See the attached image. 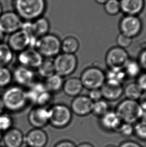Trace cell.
<instances>
[{
  "instance_id": "cell-1",
  "label": "cell",
  "mask_w": 146,
  "mask_h": 147,
  "mask_svg": "<svg viewBox=\"0 0 146 147\" xmlns=\"http://www.w3.org/2000/svg\"><path fill=\"white\" fill-rule=\"evenodd\" d=\"M14 7L22 20L33 21L43 16L47 4L46 0H14Z\"/></svg>"
},
{
  "instance_id": "cell-2",
  "label": "cell",
  "mask_w": 146,
  "mask_h": 147,
  "mask_svg": "<svg viewBox=\"0 0 146 147\" xmlns=\"http://www.w3.org/2000/svg\"><path fill=\"white\" fill-rule=\"evenodd\" d=\"M1 99L5 109L11 113L23 111L29 103L26 90L18 86L9 87L3 94Z\"/></svg>"
},
{
  "instance_id": "cell-3",
  "label": "cell",
  "mask_w": 146,
  "mask_h": 147,
  "mask_svg": "<svg viewBox=\"0 0 146 147\" xmlns=\"http://www.w3.org/2000/svg\"><path fill=\"white\" fill-rule=\"evenodd\" d=\"M114 111L123 122L132 125L142 120L145 113L138 101L127 98L117 105Z\"/></svg>"
},
{
  "instance_id": "cell-4",
  "label": "cell",
  "mask_w": 146,
  "mask_h": 147,
  "mask_svg": "<svg viewBox=\"0 0 146 147\" xmlns=\"http://www.w3.org/2000/svg\"><path fill=\"white\" fill-rule=\"evenodd\" d=\"M35 48L44 58H55L61 52V40L55 34H48L38 38Z\"/></svg>"
},
{
  "instance_id": "cell-5",
  "label": "cell",
  "mask_w": 146,
  "mask_h": 147,
  "mask_svg": "<svg viewBox=\"0 0 146 147\" xmlns=\"http://www.w3.org/2000/svg\"><path fill=\"white\" fill-rule=\"evenodd\" d=\"M49 125L52 127L62 129L67 127L71 123L73 113L67 105L57 103L49 107Z\"/></svg>"
},
{
  "instance_id": "cell-6",
  "label": "cell",
  "mask_w": 146,
  "mask_h": 147,
  "mask_svg": "<svg viewBox=\"0 0 146 147\" xmlns=\"http://www.w3.org/2000/svg\"><path fill=\"white\" fill-rule=\"evenodd\" d=\"M80 78L84 88L89 90L100 89L106 80L104 71L96 66H91L84 70Z\"/></svg>"
},
{
  "instance_id": "cell-7",
  "label": "cell",
  "mask_w": 146,
  "mask_h": 147,
  "mask_svg": "<svg viewBox=\"0 0 146 147\" xmlns=\"http://www.w3.org/2000/svg\"><path fill=\"white\" fill-rule=\"evenodd\" d=\"M38 38L23 29L10 34L8 44L14 52L20 53L29 48H35Z\"/></svg>"
},
{
  "instance_id": "cell-8",
  "label": "cell",
  "mask_w": 146,
  "mask_h": 147,
  "mask_svg": "<svg viewBox=\"0 0 146 147\" xmlns=\"http://www.w3.org/2000/svg\"><path fill=\"white\" fill-rule=\"evenodd\" d=\"M55 73L62 78L71 76L77 69L78 60L75 54L60 53L53 60Z\"/></svg>"
},
{
  "instance_id": "cell-9",
  "label": "cell",
  "mask_w": 146,
  "mask_h": 147,
  "mask_svg": "<svg viewBox=\"0 0 146 147\" xmlns=\"http://www.w3.org/2000/svg\"><path fill=\"white\" fill-rule=\"evenodd\" d=\"M130 58L126 49L118 46H114L107 52L105 63L108 69L124 68Z\"/></svg>"
},
{
  "instance_id": "cell-10",
  "label": "cell",
  "mask_w": 146,
  "mask_h": 147,
  "mask_svg": "<svg viewBox=\"0 0 146 147\" xmlns=\"http://www.w3.org/2000/svg\"><path fill=\"white\" fill-rule=\"evenodd\" d=\"M119 27L120 33L134 39L141 33L142 22L137 16L126 15L121 20Z\"/></svg>"
},
{
  "instance_id": "cell-11",
  "label": "cell",
  "mask_w": 146,
  "mask_h": 147,
  "mask_svg": "<svg viewBox=\"0 0 146 147\" xmlns=\"http://www.w3.org/2000/svg\"><path fill=\"white\" fill-rule=\"evenodd\" d=\"M23 20L13 11L3 12L0 16V30L5 34H10L20 30Z\"/></svg>"
},
{
  "instance_id": "cell-12",
  "label": "cell",
  "mask_w": 146,
  "mask_h": 147,
  "mask_svg": "<svg viewBox=\"0 0 146 147\" xmlns=\"http://www.w3.org/2000/svg\"><path fill=\"white\" fill-rule=\"evenodd\" d=\"M49 107L36 105L28 113V121L33 128L43 129L49 125Z\"/></svg>"
},
{
  "instance_id": "cell-13",
  "label": "cell",
  "mask_w": 146,
  "mask_h": 147,
  "mask_svg": "<svg viewBox=\"0 0 146 147\" xmlns=\"http://www.w3.org/2000/svg\"><path fill=\"white\" fill-rule=\"evenodd\" d=\"M44 58L37 50L34 48H29L19 53L18 62L20 65L37 69L41 64Z\"/></svg>"
},
{
  "instance_id": "cell-14",
  "label": "cell",
  "mask_w": 146,
  "mask_h": 147,
  "mask_svg": "<svg viewBox=\"0 0 146 147\" xmlns=\"http://www.w3.org/2000/svg\"><path fill=\"white\" fill-rule=\"evenodd\" d=\"M94 102L88 96L79 95L72 100L70 109L72 113L79 117H86L92 113Z\"/></svg>"
},
{
  "instance_id": "cell-15",
  "label": "cell",
  "mask_w": 146,
  "mask_h": 147,
  "mask_svg": "<svg viewBox=\"0 0 146 147\" xmlns=\"http://www.w3.org/2000/svg\"><path fill=\"white\" fill-rule=\"evenodd\" d=\"M13 80L17 86L24 88H29L35 82V74L34 70L23 66L19 65L14 69Z\"/></svg>"
},
{
  "instance_id": "cell-16",
  "label": "cell",
  "mask_w": 146,
  "mask_h": 147,
  "mask_svg": "<svg viewBox=\"0 0 146 147\" xmlns=\"http://www.w3.org/2000/svg\"><path fill=\"white\" fill-rule=\"evenodd\" d=\"M49 141V137L43 129L33 128L25 135V143L31 147H45Z\"/></svg>"
},
{
  "instance_id": "cell-17",
  "label": "cell",
  "mask_w": 146,
  "mask_h": 147,
  "mask_svg": "<svg viewBox=\"0 0 146 147\" xmlns=\"http://www.w3.org/2000/svg\"><path fill=\"white\" fill-rule=\"evenodd\" d=\"M103 99L107 101H116L123 95V84L106 81L101 87Z\"/></svg>"
},
{
  "instance_id": "cell-18",
  "label": "cell",
  "mask_w": 146,
  "mask_h": 147,
  "mask_svg": "<svg viewBox=\"0 0 146 147\" xmlns=\"http://www.w3.org/2000/svg\"><path fill=\"white\" fill-rule=\"evenodd\" d=\"M2 141L5 147H22L25 143V135L19 129L12 127L4 133Z\"/></svg>"
},
{
  "instance_id": "cell-19",
  "label": "cell",
  "mask_w": 146,
  "mask_h": 147,
  "mask_svg": "<svg viewBox=\"0 0 146 147\" xmlns=\"http://www.w3.org/2000/svg\"><path fill=\"white\" fill-rule=\"evenodd\" d=\"M122 123L115 111H109L100 117V124L103 129L116 133Z\"/></svg>"
},
{
  "instance_id": "cell-20",
  "label": "cell",
  "mask_w": 146,
  "mask_h": 147,
  "mask_svg": "<svg viewBox=\"0 0 146 147\" xmlns=\"http://www.w3.org/2000/svg\"><path fill=\"white\" fill-rule=\"evenodd\" d=\"M84 87L80 78L72 77L64 81L62 90L67 96L75 98L80 95Z\"/></svg>"
},
{
  "instance_id": "cell-21",
  "label": "cell",
  "mask_w": 146,
  "mask_h": 147,
  "mask_svg": "<svg viewBox=\"0 0 146 147\" xmlns=\"http://www.w3.org/2000/svg\"><path fill=\"white\" fill-rule=\"evenodd\" d=\"M121 11L126 15L137 16L144 7V0H120Z\"/></svg>"
},
{
  "instance_id": "cell-22",
  "label": "cell",
  "mask_w": 146,
  "mask_h": 147,
  "mask_svg": "<svg viewBox=\"0 0 146 147\" xmlns=\"http://www.w3.org/2000/svg\"><path fill=\"white\" fill-rule=\"evenodd\" d=\"M50 24L49 20L43 16L32 21V31L34 36L39 38L49 33Z\"/></svg>"
},
{
  "instance_id": "cell-23",
  "label": "cell",
  "mask_w": 146,
  "mask_h": 147,
  "mask_svg": "<svg viewBox=\"0 0 146 147\" xmlns=\"http://www.w3.org/2000/svg\"><path fill=\"white\" fill-rule=\"evenodd\" d=\"M80 48V42L76 36L69 35L61 41V51L65 53L75 54Z\"/></svg>"
},
{
  "instance_id": "cell-24",
  "label": "cell",
  "mask_w": 146,
  "mask_h": 147,
  "mask_svg": "<svg viewBox=\"0 0 146 147\" xmlns=\"http://www.w3.org/2000/svg\"><path fill=\"white\" fill-rule=\"evenodd\" d=\"M64 82V78L57 74H55L46 78L44 83L48 91L53 94L57 93L62 90Z\"/></svg>"
},
{
  "instance_id": "cell-25",
  "label": "cell",
  "mask_w": 146,
  "mask_h": 147,
  "mask_svg": "<svg viewBox=\"0 0 146 147\" xmlns=\"http://www.w3.org/2000/svg\"><path fill=\"white\" fill-rule=\"evenodd\" d=\"M143 90L137 82H133L124 87L123 94L127 99L138 101Z\"/></svg>"
},
{
  "instance_id": "cell-26",
  "label": "cell",
  "mask_w": 146,
  "mask_h": 147,
  "mask_svg": "<svg viewBox=\"0 0 146 147\" xmlns=\"http://www.w3.org/2000/svg\"><path fill=\"white\" fill-rule=\"evenodd\" d=\"M106 74V81L122 84L127 80V76L124 68L108 69Z\"/></svg>"
},
{
  "instance_id": "cell-27",
  "label": "cell",
  "mask_w": 146,
  "mask_h": 147,
  "mask_svg": "<svg viewBox=\"0 0 146 147\" xmlns=\"http://www.w3.org/2000/svg\"><path fill=\"white\" fill-rule=\"evenodd\" d=\"M37 70L39 75L45 80L56 74L53 60L49 58L44 59Z\"/></svg>"
},
{
  "instance_id": "cell-28",
  "label": "cell",
  "mask_w": 146,
  "mask_h": 147,
  "mask_svg": "<svg viewBox=\"0 0 146 147\" xmlns=\"http://www.w3.org/2000/svg\"><path fill=\"white\" fill-rule=\"evenodd\" d=\"M14 58L13 51L7 43H0V66H7L12 62Z\"/></svg>"
},
{
  "instance_id": "cell-29",
  "label": "cell",
  "mask_w": 146,
  "mask_h": 147,
  "mask_svg": "<svg viewBox=\"0 0 146 147\" xmlns=\"http://www.w3.org/2000/svg\"><path fill=\"white\" fill-rule=\"evenodd\" d=\"M128 78H137L142 72V68L138 60L130 58L124 67Z\"/></svg>"
},
{
  "instance_id": "cell-30",
  "label": "cell",
  "mask_w": 146,
  "mask_h": 147,
  "mask_svg": "<svg viewBox=\"0 0 146 147\" xmlns=\"http://www.w3.org/2000/svg\"><path fill=\"white\" fill-rule=\"evenodd\" d=\"M109 109L110 106L108 101L103 98L94 102L92 113L96 117L100 118L109 111Z\"/></svg>"
},
{
  "instance_id": "cell-31",
  "label": "cell",
  "mask_w": 146,
  "mask_h": 147,
  "mask_svg": "<svg viewBox=\"0 0 146 147\" xmlns=\"http://www.w3.org/2000/svg\"><path fill=\"white\" fill-rule=\"evenodd\" d=\"M13 80V74L7 66H0V88L8 87Z\"/></svg>"
},
{
  "instance_id": "cell-32",
  "label": "cell",
  "mask_w": 146,
  "mask_h": 147,
  "mask_svg": "<svg viewBox=\"0 0 146 147\" xmlns=\"http://www.w3.org/2000/svg\"><path fill=\"white\" fill-rule=\"evenodd\" d=\"M14 119L12 115L3 113L0 115V131L4 133L13 127Z\"/></svg>"
},
{
  "instance_id": "cell-33",
  "label": "cell",
  "mask_w": 146,
  "mask_h": 147,
  "mask_svg": "<svg viewBox=\"0 0 146 147\" xmlns=\"http://www.w3.org/2000/svg\"><path fill=\"white\" fill-rule=\"evenodd\" d=\"M53 94L46 90L42 92L38 97L36 105L37 106L50 107L53 101Z\"/></svg>"
},
{
  "instance_id": "cell-34",
  "label": "cell",
  "mask_w": 146,
  "mask_h": 147,
  "mask_svg": "<svg viewBox=\"0 0 146 147\" xmlns=\"http://www.w3.org/2000/svg\"><path fill=\"white\" fill-rule=\"evenodd\" d=\"M105 10L110 15H116L121 11L120 1L108 0L105 4Z\"/></svg>"
},
{
  "instance_id": "cell-35",
  "label": "cell",
  "mask_w": 146,
  "mask_h": 147,
  "mask_svg": "<svg viewBox=\"0 0 146 147\" xmlns=\"http://www.w3.org/2000/svg\"><path fill=\"white\" fill-rule=\"evenodd\" d=\"M134 129V134L137 137L143 141H146V123L141 120L135 124Z\"/></svg>"
},
{
  "instance_id": "cell-36",
  "label": "cell",
  "mask_w": 146,
  "mask_h": 147,
  "mask_svg": "<svg viewBox=\"0 0 146 147\" xmlns=\"http://www.w3.org/2000/svg\"><path fill=\"white\" fill-rule=\"evenodd\" d=\"M133 42V38L129 37L124 34L120 33L116 38L117 46L121 48L126 49L132 45Z\"/></svg>"
},
{
  "instance_id": "cell-37",
  "label": "cell",
  "mask_w": 146,
  "mask_h": 147,
  "mask_svg": "<svg viewBox=\"0 0 146 147\" xmlns=\"http://www.w3.org/2000/svg\"><path fill=\"white\" fill-rule=\"evenodd\" d=\"M134 133V125L131 123L123 122L119 128L117 133L120 134L125 137H130Z\"/></svg>"
},
{
  "instance_id": "cell-38",
  "label": "cell",
  "mask_w": 146,
  "mask_h": 147,
  "mask_svg": "<svg viewBox=\"0 0 146 147\" xmlns=\"http://www.w3.org/2000/svg\"><path fill=\"white\" fill-rule=\"evenodd\" d=\"M88 96L94 102L103 98L101 89H94L89 90Z\"/></svg>"
},
{
  "instance_id": "cell-39",
  "label": "cell",
  "mask_w": 146,
  "mask_h": 147,
  "mask_svg": "<svg viewBox=\"0 0 146 147\" xmlns=\"http://www.w3.org/2000/svg\"><path fill=\"white\" fill-rule=\"evenodd\" d=\"M138 61L142 69L146 71V46L143 48L139 54Z\"/></svg>"
},
{
  "instance_id": "cell-40",
  "label": "cell",
  "mask_w": 146,
  "mask_h": 147,
  "mask_svg": "<svg viewBox=\"0 0 146 147\" xmlns=\"http://www.w3.org/2000/svg\"><path fill=\"white\" fill-rule=\"evenodd\" d=\"M136 82L143 91H146V71L140 74L137 78Z\"/></svg>"
},
{
  "instance_id": "cell-41",
  "label": "cell",
  "mask_w": 146,
  "mask_h": 147,
  "mask_svg": "<svg viewBox=\"0 0 146 147\" xmlns=\"http://www.w3.org/2000/svg\"><path fill=\"white\" fill-rule=\"evenodd\" d=\"M54 147H77V145L71 140H63L58 142Z\"/></svg>"
},
{
  "instance_id": "cell-42",
  "label": "cell",
  "mask_w": 146,
  "mask_h": 147,
  "mask_svg": "<svg viewBox=\"0 0 146 147\" xmlns=\"http://www.w3.org/2000/svg\"><path fill=\"white\" fill-rule=\"evenodd\" d=\"M118 147H143L140 144L132 140H127L120 144Z\"/></svg>"
},
{
  "instance_id": "cell-43",
  "label": "cell",
  "mask_w": 146,
  "mask_h": 147,
  "mask_svg": "<svg viewBox=\"0 0 146 147\" xmlns=\"http://www.w3.org/2000/svg\"><path fill=\"white\" fill-rule=\"evenodd\" d=\"M138 101L143 110L144 112H146V91L143 92Z\"/></svg>"
},
{
  "instance_id": "cell-44",
  "label": "cell",
  "mask_w": 146,
  "mask_h": 147,
  "mask_svg": "<svg viewBox=\"0 0 146 147\" xmlns=\"http://www.w3.org/2000/svg\"><path fill=\"white\" fill-rule=\"evenodd\" d=\"M77 147H95L93 144L89 143V142H83L79 144Z\"/></svg>"
},
{
  "instance_id": "cell-45",
  "label": "cell",
  "mask_w": 146,
  "mask_h": 147,
  "mask_svg": "<svg viewBox=\"0 0 146 147\" xmlns=\"http://www.w3.org/2000/svg\"><path fill=\"white\" fill-rule=\"evenodd\" d=\"M4 110H5V107H4V105L3 103L1 98H0V115L4 113Z\"/></svg>"
},
{
  "instance_id": "cell-46",
  "label": "cell",
  "mask_w": 146,
  "mask_h": 147,
  "mask_svg": "<svg viewBox=\"0 0 146 147\" xmlns=\"http://www.w3.org/2000/svg\"><path fill=\"white\" fill-rule=\"evenodd\" d=\"M5 34L0 30V43L3 42V41L4 40L5 38Z\"/></svg>"
},
{
  "instance_id": "cell-47",
  "label": "cell",
  "mask_w": 146,
  "mask_h": 147,
  "mask_svg": "<svg viewBox=\"0 0 146 147\" xmlns=\"http://www.w3.org/2000/svg\"><path fill=\"white\" fill-rule=\"evenodd\" d=\"M108 0H96V1L99 4H105Z\"/></svg>"
},
{
  "instance_id": "cell-48",
  "label": "cell",
  "mask_w": 146,
  "mask_h": 147,
  "mask_svg": "<svg viewBox=\"0 0 146 147\" xmlns=\"http://www.w3.org/2000/svg\"><path fill=\"white\" fill-rule=\"evenodd\" d=\"M3 13V7H2V5L1 2H0V16H1L2 13Z\"/></svg>"
},
{
  "instance_id": "cell-49",
  "label": "cell",
  "mask_w": 146,
  "mask_h": 147,
  "mask_svg": "<svg viewBox=\"0 0 146 147\" xmlns=\"http://www.w3.org/2000/svg\"><path fill=\"white\" fill-rule=\"evenodd\" d=\"M143 120L146 123V112H145L144 115H143Z\"/></svg>"
},
{
  "instance_id": "cell-50",
  "label": "cell",
  "mask_w": 146,
  "mask_h": 147,
  "mask_svg": "<svg viewBox=\"0 0 146 147\" xmlns=\"http://www.w3.org/2000/svg\"><path fill=\"white\" fill-rule=\"evenodd\" d=\"M3 133H2V131H0V142L2 141V138H3Z\"/></svg>"
},
{
  "instance_id": "cell-51",
  "label": "cell",
  "mask_w": 146,
  "mask_h": 147,
  "mask_svg": "<svg viewBox=\"0 0 146 147\" xmlns=\"http://www.w3.org/2000/svg\"><path fill=\"white\" fill-rule=\"evenodd\" d=\"M105 147H117L116 146L114 145H107L106 146H105Z\"/></svg>"
},
{
  "instance_id": "cell-52",
  "label": "cell",
  "mask_w": 146,
  "mask_h": 147,
  "mask_svg": "<svg viewBox=\"0 0 146 147\" xmlns=\"http://www.w3.org/2000/svg\"><path fill=\"white\" fill-rule=\"evenodd\" d=\"M0 147H5L4 146H0Z\"/></svg>"
},
{
  "instance_id": "cell-53",
  "label": "cell",
  "mask_w": 146,
  "mask_h": 147,
  "mask_svg": "<svg viewBox=\"0 0 146 147\" xmlns=\"http://www.w3.org/2000/svg\"><path fill=\"white\" fill-rule=\"evenodd\" d=\"M1 88H0V92H1Z\"/></svg>"
},
{
  "instance_id": "cell-54",
  "label": "cell",
  "mask_w": 146,
  "mask_h": 147,
  "mask_svg": "<svg viewBox=\"0 0 146 147\" xmlns=\"http://www.w3.org/2000/svg\"><path fill=\"white\" fill-rule=\"evenodd\" d=\"M26 147H29V146H26Z\"/></svg>"
}]
</instances>
